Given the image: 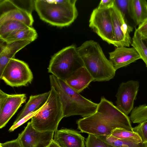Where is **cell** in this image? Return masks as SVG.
I'll return each mask as SVG.
<instances>
[{"label": "cell", "instance_id": "19", "mask_svg": "<svg viewBox=\"0 0 147 147\" xmlns=\"http://www.w3.org/2000/svg\"><path fill=\"white\" fill-rule=\"evenodd\" d=\"M128 13L139 26L147 18V1L146 0H130Z\"/></svg>", "mask_w": 147, "mask_h": 147}, {"label": "cell", "instance_id": "15", "mask_svg": "<svg viewBox=\"0 0 147 147\" xmlns=\"http://www.w3.org/2000/svg\"><path fill=\"white\" fill-rule=\"evenodd\" d=\"M93 81L92 76L84 66L74 72L65 82L70 87L80 93Z\"/></svg>", "mask_w": 147, "mask_h": 147}, {"label": "cell", "instance_id": "31", "mask_svg": "<svg viewBox=\"0 0 147 147\" xmlns=\"http://www.w3.org/2000/svg\"><path fill=\"white\" fill-rule=\"evenodd\" d=\"M114 4V0H102L96 8L99 9H109Z\"/></svg>", "mask_w": 147, "mask_h": 147}, {"label": "cell", "instance_id": "21", "mask_svg": "<svg viewBox=\"0 0 147 147\" xmlns=\"http://www.w3.org/2000/svg\"><path fill=\"white\" fill-rule=\"evenodd\" d=\"M34 7V0H0V14L10 10L19 8L32 13Z\"/></svg>", "mask_w": 147, "mask_h": 147}, {"label": "cell", "instance_id": "10", "mask_svg": "<svg viewBox=\"0 0 147 147\" xmlns=\"http://www.w3.org/2000/svg\"><path fill=\"white\" fill-rule=\"evenodd\" d=\"M139 85L138 81L131 80L121 83L118 88L116 95V107L127 116L134 108Z\"/></svg>", "mask_w": 147, "mask_h": 147}, {"label": "cell", "instance_id": "13", "mask_svg": "<svg viewBox=\"0 0 147 147\" xmlns=\"http://www.w3.org/2000/svg\"><path fill=\"white\" fill-rule=\"evenodd\" d=\"M24 94H9L2 107L0 108V128L6 125L26 100Z\"/></svg>", "mask_w": 147, "mask_h": 147}, {"label": "cell", "instance_id": "16", "mask_svg": "<svg viewBox=\"0 0 147 147\" xmlns=\"http://www.w3.org/2000/svg\"><path fill=\"white\" fill-rule=\"evenodd\" d=\"M32 42L30 40L18 41L1 45L0 76L6 65L11 59L14 58L16 53Z\"/></svg>", "mask_w": 147, "mask_h": 147}, {"label": "cell", "instance_id": "36", "mask_svg": "<svg viewBox=\"0 0 147 147\" xmlns=\"http://www.w3.org/2000/svg\"><path fill=\"white\" fill-rule=\"evenodd\" d=\"M146 45L147 46V39H146L143 40Z\"/></svg>", "mask_w": 147, "mask_h": 147}, {"label": "cell", "instance_id": "9", "mask_svg": "<svg viewBox=\"0 0 147 147\" xmlns=\"http://www.w3.org/2000/svg\"><path fill=\"white\" fill-rule=\"evenodd\" d=\"M110 10L115 37V46L129 47L132 40L130 34L133 31V28L127 23L125 16L115 4Z\"/></svg>", "mask_w": 147, "mask_h": 147}, {"label": "cell", "instance_id": "20", "mask_svg": "<svg viewBox=\"0 0 147 147\" xmlns=\"http://www.w3.org/2000/svg\"><path fill=\"white\" fill-rule=\"evenodd\" d=\"M9 20L20 21L29 27H32L34 22L31 13L19 8L13 9L0 14V23Z\"/></svg>", "mask_w": 147, "mask_h": 147}, {"label": "cell", "instance_id": "27", "mask_svg": "<svg viewBox=\"0 0 147 147\" xmlns=\"http://www.w3.org/2000/svg\"><path fill=\"white\" fill-rule=\"evenodd\" d=\"M85 144L86 147H115L98 137L90 134H88Z\"/></svg>", "mask_w": 147, "mask_h": 147}, {"label": "cell", "instance_id": "32", "mask_svg": "<svg viewBox=\"0 0 147 147\" xmlns=\"http://www.w3.org/2000/svg\"><path fill=\"white\" fill-rule=\"evenodd\" d=\"M0 147H23L20 142L18 138L12 140L0 143Z\"/></svg>", "mask_w": 147, "mask_h": 147}, {"label": "cell", "instance_id": "22", "mask_svg": "<svg viewBox=\"0 0 147 147\" xmlns=\"http://www.w3.org/2000/svg\"><path fill=\"white\" fill-rule=\"evenodd\" d=\"M97 136L115 147H146V143L131 140L119 139L111 135Z\"/></svg>", "mask_w": 147, "mask_h": 147}, {"label": "cell", "instance_id": "28", "mask_svg": "<svg viewBox=\"0 0 147 147\" xmlns=\"http://www.w3.org/2000/svg\"><path fill=\"white\" fill-rule=\"evenodd\" d=\"M133 128V131L136 132L140 137L142 142H147V121H144Z\"/></svg>", "mask_w": 147, "mask_h": 147}, {"label": "cell", "instance_id": "18", "mask_svg": "<svg viewBox=\"0 0 147 147\" xmlns=\"http://www.w3.org/2000/svg\"><path fill=\"white\" fill-rule=\"evenodd\" d=\"M36 30L32 27L18 29L0 36L1 40L6 43L18 41L30 40L32 42L37 38Z\"/></svg>", "mask_w": 147, "mask_h": 147}, {"label": "cell", "instance_id": "24", "mask_svg": "<svg viewBox=\"0 0 147 147\" xmlns=\"http://www.w3.org/2000/svg\"><path fill=\"white\" fill-rule=\"evenodd\" d=\"M26 24L20 21L9 20L0 23V36L15 30L29 27Z\"/></svg>", "mask_w": 147, "mask_h": 147}, {"label": "cell", "instance_id": "2", "mask_svg": "<svg viewBox=\"0 0 147 147\" xmlns=\"http://www.w3.org/2000/svg\"><path fill=\"white\" fill-rule=\"evenodd\" d=\"M77 50L93 81H107L114 77L116 70L98 42L92 40L86 41Z\"/></svg>", "mask_w": 147, "mask_h": 147}, {"label": "cell", "instance_id": "1", "mask_svg": "<svg viewBox=\"0 0 147 147\" xmlns=\"http://www.w3.org/2000/svg\"><path fill=\"white\" fill-rule=\"evenodd\" d=\"M77 123L80 132L98 136L110 135L117 128L133 131L129 117L104 97L94 113L78 119Z\"/></svg>", "mask_w": 147, "mask_h": 147}, {"label": "cell", "instance_id": "14", "mask_svg": "<svg viewBox=\"0 0 147 147\" xmlns=\"http://www.w3.org/2000/svg\"><path fill=\"white\" fill-rule=\"evenodd\" d=\"M53 138L61 147H85L84 137L74 130L66 128L57 130Z\"/></svg>", "mask_w": 147, "mask_h": 147}, {"label": "cell", "instance_id": "17", "mask_svg": "<svg viewBox=\"0 0 147 147\" xmlns=\"http://www.w3.org/2000/svg\"><path fill=\"white\" fill-rule=\"evenodd\" d=\"M50 90L42 94L31 95L28 102L17 117L13 124H15L29 114L41 108L47 101L50 94Z\"/></svg>", "mask_w": 147, "mask_h": 147}, {"label": "cell", "instance_id": "8", "mask_svg": "<svg viewBox=\"0 0 147 147\" xmlns=\"http://www.w3.org/2000/svg\"><path fill=\"white\" fill-rule=\"evenodd\" d=\"M89 26L102 40L115 46V37L110 9H94L90 16Z\"/></svg>", "mask_w": 147, "mask_h": 147}, {"label": "cell", "instance_id": "7", "mask_svg": "<svg viewBox=\"0 0 147 147\" xmlns=\"http://www.w3.org/2000/svg\"><path fill=\"white\" fill-rule=\"evenodd\" d=\"M33 75L28 65L14 58L11 59L0 76L8 85L12 87L25 86L31 83Z\"/></svg>", "mask_w": 147, "mask_h": 147}, {"label": "cell", "instance_id": "35", "mask_svg": "<svg viewBox=\"0 0 147 147\" xmlns=\"http://www.w3.org/2000/svg\"><path fill=\"white\" fill-rule=\"evenodd\" d=\"M47 147H61L53 139Z\"/></svg>", "mask_w": 147, "mask_h": 147}, {"label": "cell", "instance_id": "11", "mask_svg": "<svg viewBox=\"0 0 147 147\" xmlns=\"http://www.w3.org/2000/svg\"><path fill=\"white\" fill-rule=\"evenodd\" d=\"M54 133L38 131L30 121L18 138L23 147H47L53 139Z\"/></svg>", "mask_w": 147, "mask_h": 147}, {"label": "cell", "instance_id": "3", "mask_svg": "<svg viewBox=\"0 0 147 147\" xmlns=\"http://www.w3.org/2000/svg\"><path fill=\"white\" fill-rule=\"evenodd\" d=\"M51 87L58 94L63 108L64 117L80 115L84 117L94 113L98 104L81 95L65 81L51 74L49 77Z\"/></svg>", "mask_w": 147, "mask_h": 147}, {"label": "cell", "instance_id": "26", "mask_svg": "<svg viewBox=\"0 0 147 147\" xmlns=\"http://www.w3.org/2000/svg\"><path fill=\"white\" fill-rule=\"evenodd\" d=\"M111 135L119 139L131 140L142 142L140 137L137 133L123 128L115 129L112 132Z\"/></svg>", "mask_w": 147, "mask_h": 147}, {"label": "cell", "instance_id": "33", "mask_svg": "<svg viewBox=\"0 0 147 147\" xmlns=\"http://www.w3.org/2000/svg\"><path fill=\"white\" fill-rule=\"evenodd\" d=\"M136 29L139 32L147 30V18Z\"/></svg>", "mask_w": 147, "mask_h": 147}, {"label": "cell", "instance_id": "12", "mask_svg": "<svg viewBox=\"0 0 147 147\" xmlns=\"http://www.w3.org/2000/svg\"><path fill=\"white\" fill-rule=\"evenodd\" d=\"M109 60L116 71L141 59L133 47H119L109 53Z\"/></svg>", "mask_w": 147, "mask_h": 147}, {"label": "cell", "instance_id": "4", "mask_svg": "<svg viewBox=\"0 0 147 147\" xmlns=\"http://www.w3.org/2000/svg\"><path fill=\"white\" fill-rule=\"evenodd\" d=\"M76 0H35L34 7L40 18L53 26L71 24L78 17Z\"/></svg>", "mask_w": 147, "mask_h": 147}, {"label": "cell", "instance_id": "5", "mask_svg": "<svg viewBox=\"0 0 147 147\" xmlns=\"http://www.w3.org/2000/svg\"><path fill=\"white\" fill-rule=\"evenodd\" d=\"M50 91L45 104L31 119L33 127L41 132H55L64 117L62 105L58 94L53 87H51Z\"/></svg>", "mask_w": 147, "mask_h": 147}, {"label": "cell", "instance_id": "6", "mask_svg": "<svg viewBox=\"0 0 147 147\" xmlns=\"http://www.w3.org/2000/svg\"><path fill=\"white\" fill-rule=\"evenodd\" d=\"M83 61L74 45L65 47L51 57L48 72L65 81L74 72L84 66Z\"/></svg>", "mask_w": 147, "mask_h": 147}, {"label": "cell", "instance_id": "23", "mask_svg": "<svg viewBox=\"0 0 147 147\" xmlns=\"http://www.w3.org/2000/svg\"><path fill=\"white\" fill-rule=\"evenodd\" d=\"M132 40L131 45L136 50L147 67V46L141 38L137 29L135 30Z\"/></svg>", "mask_w": 147, "mask_h": 147}, {"label": "cell", "instance_id": "34", "mask_svg": "<svg viewBox=\"0 0 147 147\" xmlns=\"http://www.w3.org/2000/svg\"><path fill=\"white\" fill-rule=\"evenodd\" d=\"M139 33L141 38L143 40L147 39V30Z\"/></svg>", "mask_w": 147, "mask_h": 147}, {"label": "cell", "instance_id": "25", "mask_svg": "<svg viewBox=\"0 0 147 147\" xmlns=\"http://www.w3.org/2000/svg\"><path fill=\"white\" fill-rule=\"evenodd\" d=\"M129 118L133 123H140L147 121V105H142L134 108Z\"/></svg>", "mask_w": 147, "mask_h": 147}, {"label": "cell", "instance_id": "29", "mask_svg": "<svg viewBox=\"0 0 147 147\" xmlns=\"http://www.w3.org/2000/svg\"><path fill=\"white\" fill-rule=\"evenodd\" d=\"M130 0H114L115 4L119 10L125 16L128 13Z\"/></svg>", "mask_w": 147, "mask_h": 147}, {"label": "cell", "instance_id": "37", "mask_svg": "<svg viewBox=\"0 0 147 147\" xmlns=\"http://www.w3.org/2000/svg\"><path fill=\"white\" fill-rule=\"evenodd\" d=\"M146 147H147V142L146 143Z\"/></svg>", "mask_w": 147, "mask_h": 147}, {"label": "cell", "instance_id": "30", "mask_svg": "<svg viewBox=\"0 0 147 147\" xmlns=\"http://www.w3.org/2000/svg\"><path fill=\"white\" fill-rule=\"evenodd\" d=\"M42 107L36 111L29 114L23 118L22 119L16 123L13 124L12 126L9 129V132L13 131L17 128L26 122L30 119H31L32 118L41 110Z\"/></svg>", "mask_w": 147, "mask_h": 147}]
</instances>
